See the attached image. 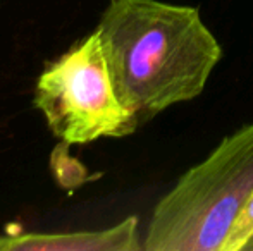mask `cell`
<instances>
[{
  "instance_id": "obj_1",
  "label": "cell",
  "mask_w": 253,
  "mask_h": 251,
  "mask_svg": "<svg viewBox=\"0 0 253 251\" xmlns=\"http://www.w3.org/2000/svg\"><path fill=\"white\" fill-rule=\"evenodd\" d=\"M116 93L141 124L205 90L222 57L197 7L110 0L98 21Z\"/></svg>"
},
{
  "instance_id": "obj_2",
  "label": "cell",
  "mask_w": 253,
  "mask_h": 251,
  "mask_svg": "<svg viewBox=\"0 0 253 251\" xmlns=\"http://www.w3.org/2000/svg\"><path fill=\"white\" fill-rule=\"evenodd\" d=\"M253 196V122L224 138L155 205L145 251H222Z\"/></svg>"
},
{
  "instance_id": "obj_3",
  "label": "cell",
  "mask_w": 253,
  "mask_h": 251,
  "mask_svg": "<svg viewBox=\"0 0 253 251\" xmlns=\"http://www.w3.org/2000/svg\"><path fill=\"white\" fill-rule=\"evenodd\" d=\"M35 107L66 144L124 138L140 127L117 97L97 30L45 67L37 81Z\"/></svg>"
},
{
  "instance_id": "obj_4",
  "label": "cell",
  "mask_w": 253,
  "mask_h": 251,
  "mask_svg": "<svg viewBox=\"0 0 253 251\" xmlns=\"http://www.w3.org/2000/svg\"><path fill=\"white\" fill-rule=\"evenodd\" d=\"M143 241L136 217L109 229L74 232H9L0 236V251H140Z\"/></svg>"
},
{
  "instance_id": "obj_5",
  "label": "cell",
  "mask_w": 253,
  "mask_h": 251,
  "mask_svg": "<svg viewBox=\"0 0 253 251\" xmlns=\"http://www.w3.org/2000/svg\"><path fill=\"white\" fill-rule=\"evenodd\" d=\"M253 238V196L234 222L222 251H243L247 243Z\"/></svg>"
},
{
  "instance_id": "obj_6",
  "label": "cell",
  "mask_w": 253,
  "mask_h": 251,
  "mask_svg": "<svg viewBox=\"0 0 253 251\" xmlns=\"http://www.w3.org/2000/svg\"><path fill=\"white\" fill-rule=\"evenodd\" d=\"M243 251H253V238L247 243V246L243 248Z\"/></svg>"
}]
</instances>
